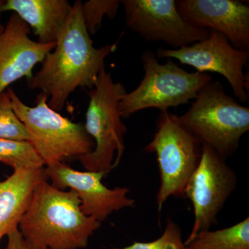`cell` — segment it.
Listing matches in <instances>:
<instances>
[{"instance_id":"obj_1","label":"cell","mask_w":249,"mask_h":249,"mask_svg":"<svg viewBox=\"0 0 249 249\" xmlns=\"http://www.w3.org/2000/svg\"><path fill=\"white\" fill-rule=\"evenodd\" d=\"M81 4L80 0L75 1L55 47L46 55L40 71L27 79L29 88L40 89L48 97L49 107L58 112L77 88H94L105 60L116 49V44L93 47L83 22Z\"/></svg>"},{"instance_id":"obj_2","label":"cell","mask_w":249,"mask_h":249,"mask_svg":"<svg viewBox=\"0 0 249 249\" xmlns=\"http://www.w3.org/2000/svg\"><path fill=\"white\" fill-rule=\"evenodd\" d=\"M47 181H41L34 190L19 231L38 249L86 248L101 222L82 212L76 192L58 189Z\"/></svg>"},{"instance_id":"obj_3","label":"cell","mask_w":249,"mask_h":249,"mask_svg":"<svg viewBox=\"0 0 249 249\" xmlns=\"http://www.w3.org/2000/svg\"><path fill=\"white\" fill-rule=\"evenodd\" d=\"M180 122L201 142L224 160L233 155L249 130V109L225 92L222 83L211 80L198 93Z\"/></svg>"},{"instance_id":"obj_4","label":"cell","mask_w":249,"mask_h":249,"mask_svg":"<svg viewBox=\"0 0 249 249\" xmlns=\"http://www.w3.org/2000/svg\"><path fill=\"white\" fill-rule=\"evenodd\" d=\"M126 91L103 68L94 88L88 92L89 106L85 128L96 145L88 155L77 157L87 171L103 173L105 177L120 163L124 150L127 127L122 121L119 103Z\"/></svg>"},{"instance_id":"obj_5","label":"cell","mask_w":249,"mask_h":249,"mask_svg":"<svg viewBox=\"0 0 249 249\" xmlns=\"http://www.w3.org/2000/svg\"><path fill=\"white\" fill-rule=\"evenodd\" d=\"M7 93L16 116L27 129L29 142L45 165L93 151L94 142L85 126L72 122L52 109L48 97L43 93L37 96L34 107L24 104L11 88H8Z\"/></svg>"},{"instance_id":"obj_6","label":"cell","mask_w":249,"mask_h":249,"mask_svg":"<svg viewBox=\"0 0 249 249\" xmlns=\"http://www.w3.org/2000/svg\"><path fill=\"white\" fill-rule=\"evenodd\" d=\"M143 78L133 91L126 93L119 103L122 118L128 119L134 113L150 108L161 111L178 107L196 99L198 93L213 80L207 73L188 72L171 59L161 64L150 50L142 55Z\"/></svg>"},{"instance_id":"obj_7","label":"cell","mask_w":249,"mask_h":249,"mask_svg":"<svg viewBox=\"0 0 249 249\" xmlns=\"http://www.w3.org/2000/svg\"><path fill=\"white\" fill-rule=\"evenodd\" d=\"M144 150L157 157L160 183L156 202L160 213L171 196L184 198L187 183L200 161L202 145L178 116L165 111L160 113L153 139Z\"/></svg>"},{"instance_id":"obj_8","label":"cell","mask_w":249,"mask_h":249,"mask_svg":"<svg viewBox=\"0 0 249 249\" xmlns=\"http://www.w3.org/2000/svg\"><path fill=\"white\" fill-rule=\"evenodd\" d=\"M235 170L213 149L202 145L200 161L187 183L184 198L194 209L195 220L187 246L199 232L217 223L218 214L237 188Z\"/></svg>"},{"instance_id":"obj_9","label":"cell","mask_w":249,"mask_h":249,"mask_svg":"<svg viewBox=\"0 0 249 249\" xmlns=\"http://www.w3.org/2000/svg\"><path fill=\"white\" fill-rule=\"evenodd\" d=\"M209 37L193 45L178 49H157V58L175 59L183 65L194 67L196 72H214L222 75L231 87L234 96L241 103L249 100L248 65L249 51L232 47L220 33L209 30Z\"/></svg>"},{"instance_id":"obj_10","label":"cell","mask_w":249,"mask_h":249,"mask_svg":"<svg viewBox=\"0 0 249 249\" xmlns=\"http://www.w3.org/2000/svg\"><path fill=\"white\" fill-rule=\"evenodd\" d=\"M127 28L147 42L178 49L204 40L209 29L191 27L178 14L175 0H122Z\"/></svg>"},{"instance_id":"obj_11","label":"cell","mask_w":249,"mask_h":249,"mask_svg":"<svg viewBox=\"0 0 249 249\" xmlns=\"http://www.w3.org/2000/svg\"><path fill=\"white\" fill-rule=\"evenodd\" d=\"M45 169L52 186L76 192L81 201L82 212L98 222H104L114 211L135 206L136 201L127 196L129 188L109 189L102 182L105 177L103 173L78 171L62 162L46 165Z\"/></svg>"},{"instance_id":"obj_12","label":"cell","mask_w":249,"mask_h":249,"mask_svg":"<svg viewBox=\"0 0 249 249\" xmlns=\"http://www.w3.org/2000/svg\"><path fill=\"white\" fill-rule=\"evenodd\" d=\"M178 14L191 27L225 36L232 47L249 51V6L237 0H177Z\"/></svg>"},{"instance_id":"obj_13","label":"cell","mask_w":249,"mask_h":249,"mask_svg":"<svg viewBox=\"0 0 249 249\" xmlns=\"http://www.w3.org/2000/svg\"><path fill=\"white\" fill-rule=\"evenodd\" d=\"M29 32V26L14 14L0 34V94L14 82L31 78L34 67L55 47L31 40Z\"/></svg>"},{"instance_id":"obj_14","label":"cell","mask_w":249,"mask_h":249,"mask_svg":"<svg viewBox=\"0 0 249 249\" xmlns=\"http://www.w3.org/2000/svg\"><path fill=\"white\" fill-rule=\"evenodd\" d=\"M44 180H49L45 166H29L14 170L0 181V240L19 227L34 190Z\"/></svg>"},{"instance_id":"obj_15","label":"cell","mask_w":249,"mask_h":249,"mask_svg":"<svg viewBox=\"0 0 249 249\" xmlns=\"http://www.w3.org/2000/svg\"><path fill=\"white\" fill-rule=\"evenodd\" d=\"M72 10L67 0H7L1 12L13 11L37 36L38 42L55 44L66 26Z\"/></svg>"},{"instance_id":"obj_16","label":"cell","mask_w":249,"mask_h":249,"mask_svg":"<svg viewBox=\"0 0 249 249\" xmlns=\"http://www.w3.org/2000/svg\"><path fill=\"white\" fill-rule=\"evenodd\" d=\"M188 249H249V217L220 230L199 232Z\"/></svg>"},{"instance_id":"obj_17","label":"cell","mask_w":249,"mask_h":249,"mask_svg":"<svg viewBox=\"0 0 249 249\" xmlns=\"http://www.w3.org/2000/svg\"><path fill=\"white\" fill-rule=\"evenodd\" d=\"M0 162L14 170L45 165L30 142L3 139H0Z\"/></svg>"},{"instance_id":"obj_18","label":"cell","mask_w":249,"mask_h":249,"mask_svg":"<svg viewBox=\"0 0 249 249\" xmlns=\"http://www.w3.org/2000/svg\"><path fill=\"white\" fill-rule=\"evenodd\" d=\"M119 0H89L82 1L81 12L83 22L89 35H94L101 27L105 16L113 19L121 6Z\"/></svg>"},{"instance_id":"obj_19","label":"cell","mask_w":249,"mask_h":249,"mask_svg":"<svg viewBox=\"0 0 249 249\" xmlns=\"http://www.w3.org/2000/svg\"><path fill=\"white\" fill-rule=\"evenodd\" d=\"M0 139L29 142L27 129L16 116L9 94L5 91L0 94Z\"/></svg>"},{"instance_id":"obj_20","label":"cell","mask_w":249,"mask_h":249,"mask_svg":"<svg viewBox=\"0 0 249 249\" xmlns=\"http://www.w3.org/2000/svg\"><path fill=\"white\" fill-rule=\"evenodd\" d=\"M181 232L179 226L168 218L164 231L158 239L149 242H134L124 249H188Z\"/></svg>"},{"instance_id":"obj_21","label":"cell","mask_w":249,"mask_h":249,"mask_svg":"<svg viewBox=\"0 0 249 249\" xmlns=\"http://www.w3.org/2000/svg\"><path fill=\"white\" fill-rule=\"evenodd\" d=\"M8 244L4 249H38L28 242L16 228L7 234Z\"/></svg>"},{"instance_id":"obj_22","label":"cell","mask_w":249,"mask_h":249,"mask_svg":"<svg viewBox=\"0 0 249 249\" xmlns=\"http://www.w3.org/2000/svg\"><path fill=\"white\" fill-rule=\"evenodd\" d=\"M5 1L4 0H0V16H1V6H3V4H4Z\"/></svg>"},{"instance_id":"obj_23","label":"cell","mask_w":249,"mask_h":249,"mask_svg":"<svg viewBox=\"0 0 249 249\" xmlns=\"http://www.w3.org/2000/svg\"><path fill=\"white\" fill-rule=\"evenodd\" d=\"M4 26L2 25V24H0V34L4 31Z\"/></svg>"}]
</instances>
